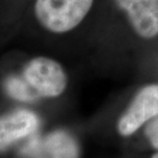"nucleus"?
<instances>
[{
	"mask_svg": "<svg viewBox=\"0 0 158 158\" xmlns=\"http://www.w3.org/2000/svg\"><path fill=\"white\" fill-rule=\"evenodd\" d=\"M135 32L142 38L158 35V0H115Z\"/></svg>",
	"mask_w": 158,
	"mask_h": 158,
	"instance_id": "39448f33",
	"label": "nucleus"
},
{
	"mask_svg": "<svg viewBox=\"0 0 158 158\" xmlns=\"http://www.w3.org/2000/svg\"><path fill=\"white\" fill-rule=\"evenodd\" d=\"M94 0H35L34 16L45 31L66 34L84 21Z\"/></svg>",
	"mask_w": 158,
	"mask_h": 158,
	"instance_id": "f257e3e1",
	"label": "nucleus"
},
{
	"mask_svg": "<svg viewBox=\"0 0 158 158\" xmlns=\"http://www.w3.org/2000/svg\"><path fill=\"white\" fill-rule=\"evenodd\" d=\"M6 91L8 95L13 99L19 101L28 102L35 100L38 95L33 91V89L26 83L25 80L19 78H9L5 84Z\"/></svg>",
	"mask_w": 158,
	"mask_h": 158,
	"instance_id": "0eeeda50",
	"label": "nucleus"
},
{
	"mask_svg": "<svg viewBox=\"0 0 158 158\" xmlns=\"http://www.w3.org/2000/svg\"><path fill=\"white\" fill-rule=\"evenodd\" d=\"M38 127V116L27 109L0 115V152L6 150L19 140L31 136Z\"/></svg>",
	"mask_w": 158,
	"mask_h": 158,
	"instance_id": "423d86ee",
	"label": "nucleus"
},
{
	"mask_svg": "<svg viewBox=\"0 0 158 158\" xmlns=\"http://www.w3.org/2000/svg\"><path fill=\"white\" fill-rule=\"evenodd\" d=\"M23 77L38 97H57L68 86V76L62 65L47 56H37L29 60L23 68Z\"/></svg>",
	"mask_w": 158,
	"mask_h": 158,
	"instance_id": "f03ea898",
	"label": "nucleus"
},
{
	"mask_svg": "<svg viewBox=\"0 0 158 158\" xmlns=\"http://www.w3.org/2000/svg\"><path fill=\"white\" fill-rule=\"evenodd\" d=\"M21 153L27 158H79V147L69 133L56 131L45 138L32 137Z\"/></svg>",
	"mask_w": 158,
	"mask_h": 158,
	"instance_id": "20e7f679",
	"label": "nucleus"
},
{
	"mask_svg": "<svg viewBox=\"0 0 158 158\" xmlns=\"http://www.w3.org/2000/svg\"><path fill=\"white\" fill-rule=\"evenodd\" d=\"M152 158H158V153L154 154V155H153V157H152Z\"/></svg>",
	"mask_w": 158,
	"mask_h": 158,
	"instance_id": "1a4fd4ad",
	"label": "nucleus"
},
{
	"mask_svg": "<svg viewBox=\"0 0 158 158\" xmlns=\"http://www.w3.org/2000/svg\"><path fill=\"white\" fill-rule=\"evenodd\" d=\"M146 136L154 148L158 149V116L154 117L153 120L146 127Z\"/></svg>",
	"mask_w": 158,
	"mask_h": 158,
	"instance_id": "6e6552de",
	"label": "nucleus"
},
{
	"mask_svg": "<svg viewBox=\"0 0 158 158\" xmlns=\"http://www.w3.org/2000/svg\"><path fill=\"white\" fill-rule=\"evenodd\" d=\"M156 116H158V85H149L137 94L119 118L117 129L120 135L130 136Z\"/></svg>",
	"mask_w": 158,
	"mask_h": 158,
	"instance_id": "7ed1b4c3",
	"label": "nucleus"
}]
</instances>
